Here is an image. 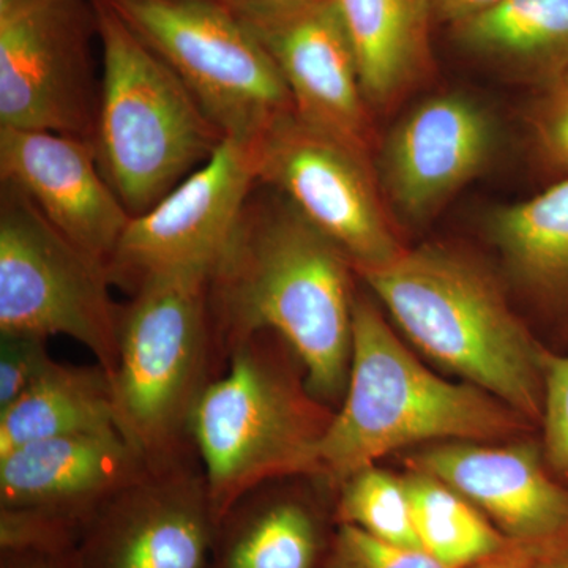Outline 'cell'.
I'll use <instances>...</instances> for the list:
<instances>
[{"label": "cell", "instance_id": "21", "mask_svg": "<svg viewBox=\"0 0 568 568\" xmlns=\"http://www.w3.org/2000/svg\"><path fill=\"white\" fill-rule=\"evenodd\" d=\"M452 33L463 50L536 89L568 67V0H499Z\"/></svg>", "mask_w": 568, "mask_h": 568}, {"label": "cell", "instance_id": "26", "mask_svg": "<svg viewBox=\"0 0 568 568\" xmlns=\"http://www.w3.org/2000/svg\"><path fill=\"white\" fill-rule=\"evenodd\" d=\"M541 369H544L541 454L549 470L568 487V353H556L545 346L541 354Z\"/></svg>", "mask_w": 568, "mask_h": 568}, {"label": "cell", "instance_id": "13", "mask_svg": "<svg viewBox=\"0 0 568 568\" xmlns=\"http://www.w3.org/2000/svg\"><path fill=\"white\" fill-rule=\"evenodd\" d=\"M257 183L253 141L224 140L159 204L133 216L108 265L112 284L132 294L164 272H213Z\"/></svg>", "mask_w": 568, "mask_h": 568}, {"label": "cell", "instance_id": "27", "mask_svg": "<svg viewBox=\"0 0 568 568\" xmlns=\"http://www.w3.org/2000/svg\"><path fill=\"white\" fill-rule=\"evenodd\" d=\"M327 568H447L425 549L403 547L354 528L336 526Z\"/></svg>", "mask_w": 568, "mask_h": 568}, {"label": "cell", "instance_id": "16", "mask_svg": "<svg viewBox=\"0 0 568 568\" xmlns=\"http://www.w3.org/2000/svg\"><path fill=\"white\" fill-rule=\"evenodd\" d=\"M491 115L459 93L417 104L392 130L377 163V181L392 207L410 223L436 216L496 152Z\"/></svg>", "mask_w": 568, "mask_h": 568}, {"label": "cell", "instance_id": "33", "mask_svg": "<svg viewBox=\"0 0 568 568\" xmlns=\"http://www.w3.org/2000/svg\"><path fill=\"white\" fill-rule=\"evenodd\" d=\"M551 568H568V556L559 559L558 562L552 564Z\"/></svg>", "mask_w": 568, "mask_h": 568}, {"label": "cell", "instance_id": "15", "mask_svg": "<svg viewBox=\"0 0 568 568\" xmlns=\"http://www.w3.org/2000/svg\"><path fill=\"white\" fill-rule=\"evenodd\" d=\"M409 465L465 496L511 544L549 559L568 556V487L549 470L541 446L450 440L418 452Z\"/></svg>", "mask_w": 568, "mask_h": 568}, {"label": "cell", "instance_id": "29", "mask_svg": "<svg viewBox=\"0 0 568 568\" xmlns=\"http://www.w3.org/2000/svg\"><path fill=\"white\" fill-rule=\"evenodd\" d=\"M0 568H78L77 548L6 549L0 551Z\"/></svg>", "mask_w": 568, "mask_h": 568}, {"label": "cell", "instance_id": "7", "mask_svg": "<svg viewBox=\"0 0 568 568\" xmlns=\"http://www.w3.org/2000/svg\"><path fill=\"white\" fill-rule=\"evenodd\" d=\"M171 70L226 140L254 141L293 99L271 55L230 7L212 0H106Z\"/></svg>", "mask_w": 568, "mask_h": 568}, {"label": "cell", "instance_id": "18", "mask_svg": "<svg viewBox=\"0 0 568 568\" xmlns=\"http://www.w3.org/2000/svg\"><path fill=\"white\" fill-rule=\"evenodd\" d=\"M283 478L253 488L216 526L207 568H327L335 532Z\"/></svg>", "mask_w": 568, "mask_h": 568}, {"label": "cell", "instance_id": "12", "mask_svg": "<svg viewBox=\"0 0 568 568\" xmlns=\"http://www.w3.org/2000/svg\"><path fill=\"white\" fill-rule=\"evenodd\" d=\"M230 9L271 55L297 118L373 160V111L338 2L257 0Z\"/></svg>", "mask_w": 568, "mask_h": 568}, {"label": "cell", "instance_id": "17", "mask_svg": "<svg viewBox=\"0 0 568 568\" xmlns=\"http://www.w3.org/2000/svg\"><path fill=\"white\" fill-rule=\"evenodd\" d=\"M0 179L73 244L110 265L133 215L100 170L91 141L0 126Z\"/></svg>", "mask_w": 568, "mask_h": 568}, {"label": "cell", "instance_id": "23", "mask_svg": "<svg viewBox=\"0 0 568 568\" xmlns=\"http://www.w3.org/2000/svg\"><path fill=\"white\" fill-rule=\"evenodd\" d=\"M418 541L447 568H469L510 547L474 504L429 474L403 477Z\"/></svg>", "mask_w": 568, "mask_h": 568}, {"label": "cell", "instance_id": "9", "mask_svg": "<svg viewBox=\"0 0 568 568\" xmlns=\"http://www.w3.org/2000/svg\"><path fill=\"white\" fill-rule=\"evenodd\" d=\"M92 0H0V126L93 140Z\"/></svg>", "mask_w": 568, "mask_h": 568}, {"label": "cell", "instance_id": "30", "mask_svg": "<svg viewBox=\"0 0 568 568\" xmlns=\"http://www.w3.org/2000/svg\"><path fill=\"white\" fill-rule=\"evenodd\" d=\"M558 560L547 558L532 549L518 547L511 544L504 551L497 552L491 558L481 560L469 568H551Z\"/></svg>", "mask_w": 568, "mask_h": 568}, {"label": "cell", "instance_id": "22", "mask_svg": "<svg viewBox=\"0 0 568 568\" xmlns=\"http://www.w3.org/2000/svg\"><path fill=\"white\" fill-rule=\"evenodd\" d=\"M114 428L110 373L100 364L54 362L24 395L0 410V457L39 440Z\"/></svg>", "mask_w": 568, "mask_h": 568}, {"label": "cell", "instance_id": "10", "mask_svg": "<svg viewBox=\"0 0 568 568\" xmlns=\"http://www.w3.org/2000/svg\"><path fill=\"white\" fill-rule=\"evenodd\" d=\"M253 145L257 182L338 246L355 274L405 252L373 160L313 129L295 112L280 118Z\"/></svg>", "mask_w": 568, "mask_h": 568}, {"label": "cell", "instance_id": "6", "mask_svg": "<svg viewBox=\"0 0 568 568\" xmlns=\"http://www.w3.org/2000/svg\"><path fill=\"white\" fill-rule=\"evenodd\" d=\"M92 6L102 50L92 145L104 178L136 216L209 162L226 138L106 0Z\"/></svg>", "mask_w": 568, "mask_h": 568}, {"label": "cell", "instance_id": "2", "mask_svg": "<svg viewBox=\"0 0 568 568\" xmlns=\"http://www.w3.org/2000/svg\"><path fill=\"white\" fill-rule=\"evenodd\" d=\"M357 276L418 349L540 428L545 345L476 257L422 245Z\"/></svg>", "mask_w": 568, "mask_h": 568}, {"label": "cell", "instance_id": "25", "mask_svg": "<svg viewBox=\"0 0 568 568\" xmlns=\"http://www.w3.org/2000/svg\"><path fill=\"white\" fill-rule=\"evenodd\" d=\"M526 123L537 162L555 175L552 182L568 178V67L537 89Z\"/></svg>", "mask_w": 568, "mask_h": 568}, {"label": "cell", "instance_id": "4", "mask_svg": "<svg viewBox=\"0 0 568 568\" xmlns=\"http://www.w3.org/2000/svg\"><path fill=\"white\" fill-rule=\"evenodd\" d=\"M334 414L310 392L304 365L280 336L260 332L239 343L192 418L216 523L260 485L320 477L317 452Z\"/></svg>", "mask_w": 568, "mask_h": 568}, {"label": "cell", "instance_id": "24", "mask_svg": "<svg viewBox=\"0 0 568 568\" xmlns=\"http://www.w3.org/2000/svg\"><path fill=\"white\" fill-rule=\"evenodd\" d=\"M336 525H349L403 547L422 548L403 477L376 465L365 467L335 489Z\"/></svg>", "mask_w": 568, "mask_h": 568}, {"label": "cell", "instance_id": "19", "mask_svg": "<svg viewBox=\"0 0 568 568\" xmlns=\"http://www.w3.org/2000/svg\"><path fill=\"white\" fill-rule=\"evenodd\" d=\"M487 230L519 290L568 338V178L489 212Z\"/></svg>", "mask_w": 568, "mask_h": 568}, {"label": "cell", "instance_id": "1", "mask_svg": "<svg viewBox=\"0 0 568 568\" xmlns=\"http://www.w3.org/2000/svg\"><path fill=\"white\" fill-rule=\"evenodd\" d=\"M354 275L338 246L257 183L209 283L223 365L239 343L272 332L304 365L310 392L324 405H342L353 351Z\"/></svg>", "mask_w": 568, "mask_h": 568}, {"label": "cell", "instance_id": "14", "mask_svg": "<svg viewBox=\"0 0 568 568\" xmlns=\"http://www.w3.org/2000/svg\"><path fill=\"white\" fill-rule=\"evenodd\" d=\"M196 452L148 467L81 529L78 568H207L216 534Z\"/></svg>", "mask_w": 568, "mask_h": 568}, {"label": "cell", "instance_id": "32", "mask_svg": "<svg viewBox=\"0 0 568 568\" xmlns=\"http://www.w3.org/2000/svg\"><path fill=\"white\" fill-rule=\"evenodd\" d=\"M212 2L223 3L226 7L244 6V3L257 2V0H212Z\"/></svg>", "mask_w": 568, "mask_h": 568}, {"label": "cell", "instance_id": "31", "mask_svg": "<svg viewBox=\"0 0 568 568\" xmlns=\"http://www.w3.org/2000/svg\"><path fill=\"white\" fill-rule=\"evenodd\" d=\"M499 0H429L435 21L455 26L495 6Z\"/></svg>", "mask_w": 568, "mask_h": 568}, {"label": "cell", "instance_id": "20", "mask_svg": "<svg viewBox=\"0 0 568 568\" xmlns=\"http://www.w3.org/2000/svg\"><path fill=\"white\" fill-rule=\"evenodd\" d=\"M372 111H386L424 84L433 69L429 0H336Z\"/></svg>", "mask_w": 568, "mask_h": 568}, {"label": "cell", "instance_id": "3", "mask_svg": "<svg viewBox=\"0 0 568 568\" xmlns=\"http://www.w3.org/2000/svg\"><path fill=\"white\" fill-rule=\"evenodd\" d=\"M537 428L474 384L440 379L410 354L375 302L355 293L345 398L317 452L335 489L390 452L426 440L508 439Z\"/></svg>", "mask_w": 568, "mask_h": 568}, {"label": "cell", "instance_id": "11", "mask_svg": "<svg viewBox=\"0 0 568 568\" xmlns=\"http://www.w3.org/2000/svg\"><path fill=\"white\" fill-rule=\"evenodd\" d=\"M148 469L118 428L39 440L0 457V551L74 548L102 504Z\"/></svg>", "mask_w": 568, "mask_h": 568}, {"label": "cell", "instance_id": "5", "mask_svg": "<svg viewBox=\"0 0 568 568\" xmlns=\"http://www.w3.org/2000/svg\"><path fill=\"white\" fill-rule=\"evenodd\" d=\"M211 271L149 276L121 305L111 375L115 422L148 467L194 454L192 418L224 365L209 301Z\"/></svg>", "mask_w": 568, "mask_h": 568}, {"label": "cell", "instance_id": "8", "mask_svg": "<svg viewBox=\"0 0 568 568\" xmlns=\"http://www.w3.org/2000/svg\"><path fill=\"white\" fill-rule=\"evenodd\" d=\"M106 265L52 226L20 190H0V332L69 336L110 377L121 304Z\"/></svg>", "mask_w": 568, "mask_h": 568}, {"label": "cell", "instance_id": "28", "mask_svg": "<svg viewBox=\"0 0 568 568\" xmlns=\"http://www.w3.org/2000/svg\"><path fill=\"white\" fill-rule=\"evenodd\" d=\"M54 362L48 338L0 332V410L24 395Z\"/></svg>", "mask_w": 568, "mask_h": 568}]
</instances>
